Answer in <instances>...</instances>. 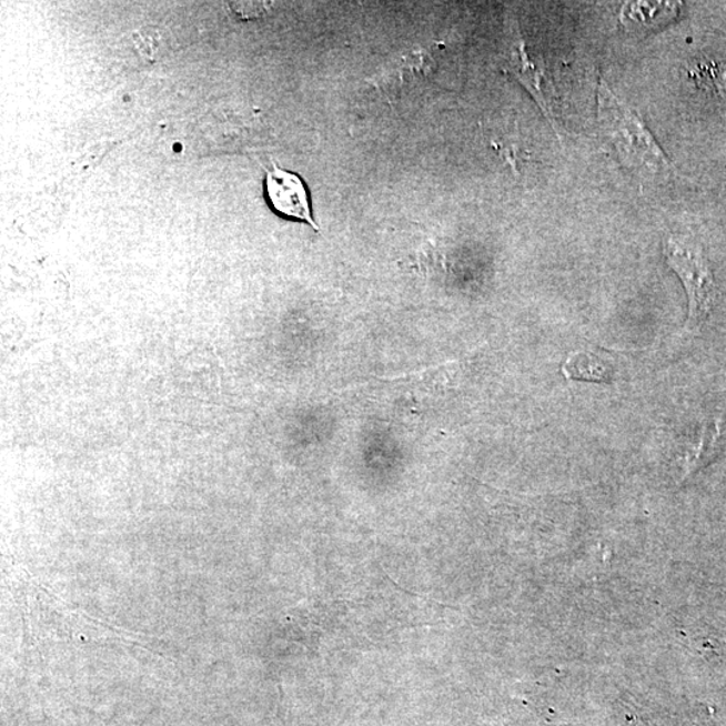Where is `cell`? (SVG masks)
Segmentation results:
<instances>
[{
    "instance_id": "6da1fadb",
    "label": "cell",
    "mask_w": 726,
    "mask_h": 726,
    "mask_svg": "<svg viewBox=\"0 0 726 726\" xmlns=\"http://www.w3.org/2000/svg\"><path fill=\"white\" fill-rule=\"evenodd\" d=\"M597 127L627 170L646 183L666 182L673 164L638 113L624 104L602 79L597 88Z\"/></svg>"
},
{
    "instance_id": "7a4b0ae2",
    "label": "cell",
    "mask_w": 726,
    "mask_h": 726,
    "mask_svg": "<svg viewBox=\"0 0 726 726\" xmlns=\"http://www.w3.org/2000/svg\"><path fill=\"white\" fill-rule=\"evenodd\" d=\"M664 252L668 265L679 276L689 298V324L699 326L710 314L717 295L708 260L697 242L683 235H667Z\"/></svg>"
},
{
    "instance_id": "3957f363",
    "label": "cell",
    "mask_w": 726,
    "mask_h": 726,
    "mask_svg": "<svg viewBox=\"0 0 726 726\" xmlns=\"http://www.w3.org/2000/svg\"><path fill=\"white\" fill-rule=\"evenodd\" d=\"M503 68L533 95L540 110L544 112L553 130L559 135L563 123L556 89H554L544 62L534 59L528 53L524 38H522L515 21L508 22V42L505 53V67Z\"/></svg>"
},
{
    "instance_id": "277c9868",
    "label": "cell",
    "mask_w": 726,
    "mask_h": 726,
    "mask_svg": "<svg viewBox=\"0 0 726 726\" xmlns=\"http://www.w3.org/2000/svg\"><path fill=\"white\" fill-rule=\"evenodd\" d=\"M265 188L271 206L278 214L305 222L316 232L320 231L312 216L309 191L301 177L273 164V169L266 171Z\"/></svg>"
},
{
    "instance_id": "5b68a950",
    "label": "cell",
    "mask_w": 726,
    "mask_h": 726,
    "mask_svg": "<svg viewBox=\"0 0 726 726\" xmlns=\"http://www.w3.org/2000/svg\"><path fill=\"white\" fill-rule=\"evenodd\" d=\"M679 3L674 2H628L621 10V23L627 33L648 36L657 33L677 21Z\"/></svg>"
},
{
    "instance_id": "8992f818",
    "label": "cell",
    "mask_w": 726,
    "mask_h": 726,
    "mask_svg": "<svg viewBox=\"0 0 726 726\" xmlns=\"http://www.w3.org/2000/svg\"><path fill=\"white\" fill-rule=\"evenodd\" d=\"M563 372L565 377L579 381L608 382L613 377V371L596 355L577 352L568 356L564 363Z\"/></svg>"
},
{
    "instance_id": "52a82bcc",
    "label": "cell",
    "mask_w": 726,
    "mask_h": 726,
    "mask_svg": "<svg viewBox=\"0 0 726 726\" xmlns=\"http://www.w3.org/2000/svg\"><path fill=\"white\" fill-rule=\"evenodd\" d=\"M700 87L726 100V62L699 63L694 69Z\"/></svg>"
},
{
    "instance_id": "ba28073f",
    "label": "cell",
    "mask_w": 726,
    "mask_h": 726,
    "mask_svg": "<svg viewBox=\"0 0 726 726\" xmlns=\"http://www.w3.org/2000/svg\"><path fill=\"white\" fill-rule=\"evenodd\" d=\"M229 8L241 19L260 18L271 9L270 2H231Z\"/></svg>"
}]
</instances>
